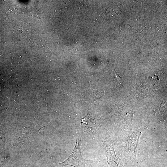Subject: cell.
Listing matches in <instances>:
<instances>
[{
	"label": "cell",
	"instance_id": "6da1fadb",
	"mask_svg": "<svg viewBox=\"0 0 167 167\" xmlns=\"http://www.w3.org/2000/svg\"><path fill=\"white\" fill-rule=\"evenodd\" d=\"M81 137L76 136V142L73 151L70 156L65 161L60 163L62 166L70 165L75 167H84L88 161L82 156L80 148Z\"/></svg>",
	"mask_w": 167,
	"mask_h": 167
}]
</instances>
